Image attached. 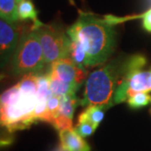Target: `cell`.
I'll list each match as a JSON object with an SVG mask.
<instances>
[{
    "label": "cell",
    "instance_id": "obj_7",
    "mask_svg": "<svg viewBox=\"0 0 151 151\" xmlns=\"http://www.w3.org/2000/svg\"><path fill=\"white\" fill-rule=\"evenodd\" d=\"M24 30L16 23L0 20V53L1 66L4 67L13 58L19 45V40Z\"/></svg>",
    "mask_w": 151,
    "mask_h": 151
},
{
    "label": "cell",
    "instance_id": "obj_9",
    "mask_svg": "<svg viewBox=\"0 0 151 151\" xmlns=\"http://www.w3.org/2000/svg\"><path fill=\"white\" fill-rule=\"evenodd\" d=\"M60 146L65 151H91L87 142L83 139L74 129L59 132Z\"/></svg>",
    "mask_w": 151,
    "mask_h": 151
},
{
    "label": "cell",
    "instance_id": "obj_19",
    "mask_svg": "<svg viewBox=\"0 0 151 151\" xmlns=\"http://www.w3.org/2000/svg\"><path fill=\"white\" fill-rule=\"evenodd\" d=\"M55 151H65V150L63 149V148H62V147H61V146H60V147H58L57 149H55Z\"/></svg>",
    "mask_w": 151,
    "mask_h": 151
},
{
    "label": "cell",
    "instance_id": "obj_5",
    "mask_svg": "<svg viewBox=\"0 0 151 151\" xmlns=\"http://www.w3.org/2000/svg\"><path fill=\"white\" fill-rule=\"evenodd\" d=\"M12 72L14 75L42 73L46 66L43 50L40 42L37 30L33 24L29 29L22 34L19 45L12 61Z\"/></svg>",
    "mask_w": 151,
    "mask_h": 151
},
{
    "label": "cell",
    "instance_id": "obj_17",
    "mask_svg": "<svg viewBox=\"0 0 151 151\" xmlns=\"http://www.w3.org/2000/svg\"><path fill=\"white\" fill-rule=\"evenodd\" d=\"M97 129L92 124L87 122H81V123H77L76 128L74 129L76 134L80 135L82 138H86L90 135H92L95 130Z\"/></svg>",
    "mask_w": 151,
    "mask_h": 151
},
{
    "label": "cell",
    "instance_id": "obj_3",
    "mask_svg": "<svg viewBox=\"0 0 151 151\" xmlns=\"http://www.w3.org/2000/svg\"><path fill=\"white\" fill-rule=\"evenodd\" d=\"M124 61L125 59L113 60L88 76L79 105L102 106L107 109L113 107V96L124 70Z\"/></svg>",
    "mask_w": 151,
    "mask_h": 151
},
{
    "label": "cell",
    "instance_id": "obj_4",
    "mask_svg": "<svg viewBox=\"0 0 151 151\" xmlns=\"http://www.w3.org/2000/svg\"><path fill=\"white\" fill-rule=\"evenodd\" d=\"M146 58L142 55H134L125 58L124 70L113 96V104L127 102L139 92H151V70H143Z\"/></svg>",
    "mask_w": 151,
    "mask_h": 151
},
{
    "label": "cell",
    "instance_id": "obj_1",
    "mask_svg": "<svg viewBox=\"0 0 151 151\" xmlns=\"http://www.w3.org/2000/svg\"><path fill=\"white\" fill-rule=\"evenodd\" d=\"M115 25L109 16L100 19L80 12L76 21L67 29L70 40L80 43L86 51L87 66L101 65L113 54L116 45Z\"/></svg>",
    "mask_w": 151,
    "mask_h": 151
},
{
    "label": "cell",
    "instance_id": "obj_10",
    "mask_svg": "<svg viewBox=\"0 0 151 151\" xmlns=\"http://www.w3.org/2000/svg\"><path fill=\"white\" fill-rule=\"evenodd\" d=\"M107 108L102 106H94L90 105L86 107V109L81 112L78 117V122H87L92 124L96 129L98 127L99 124L103 121L104 118V112Z\"/></svg>",
    "mask_w": 151,
    "mask_h": 151
},
{
    "label": "cell",
    "instance_id": "obj_6",
    "mask_svg": "<svg viewBox=\"0 0 151 151\" xmlns=\"http://www.w3.org/2000/svg\"><path fill=\"white\" fill-rule=\"evenodd\" d=\"M32 24L39 35L46 65L58 60L69 58L71 40L67 33L59 26L44 24L40 21Z\"/></svg>",
    "mask_w": 151,
    "mask_h": 151
},
{
    "label": "cell",
    "instance_id": "obj_15",
    "mask_svg": "<svg viewBox=\"0 0 151 151\" xmlns=\"http://www.w3.org/2000/svg\"><path fill=\"white\" fill-rule=\"evenodd\" d=\"M18 14L20 20H31L33 23H37L38 12L30 0H23L18 5Z\"/></svg>",
    "mask_w": 151,
    "mask_h": 151
},
{
    "label": "cell",
    "instance_id": "obj_13",
    "mask_svg": "<svg viewBox=\"0 0 151 151\" xmlns=\"http://www.w3.org/2000/svg\"><path fill=\"white\" fill-rule=\"evenodd\" d=\"M0 16L10 23H16L19 19L16 0H0Z\"/></svg>",
    "mask_w": 151,
    "mask_h": 151
},
{
    "label": "cell",
    "instance_id": "obj_21",
    "mask_svg": "<svg viewBox=\"0 0 151 151\" xmlns=\"http://www.w3.org/2000/svg\"><path fill=\"white\" fill-rule=\"evenodd\" d=\"M148 1H149V3L150 4V5H151V0H148Z\"/></svg>",
    "mask_w": 151,
    "mask_h": 151
},
{
    "label": "cell",
    "instance_id": "obj_8",
    "mask_svg": "<svg viewBox=\"0 0 151 151\" xmlns=\"http://www.w3.org/2000/svg\"><path fill=\"white\" fill-rule=\"evenodd\" d=\"M47 71L60 81L78 87L87 76V71L78 67L70 58L55 60L47 68Z\"/></svg>",
    "mask_w": 151,
    "mask_h": 151
},
{
    "label": "cell",
    "instance_id": "obj_12",
    "mask_svg": "<svg viewBox=\"0 0 151 151\" xmlns=\"http://www.w3.org/2000/svg\"><path fill=\"white\" fill-rule=\"evenodd\" d=\"M77 105H79V99H77L76 95L61 96L58 116H61L66 119L72 120L74 112Z\"/></svg>",
    "mask_w": 151,
    "mask_h": 151
},
{
    "label": "cell",
    "instance_id": "obj_18",
    "mask_svg": "<svg viewBox=\"0 0 151 151\" xmlns=\"http://www.w3.org/2000/svg\"><path fill=\"white\" fill-rule=\"evenodd\" d=\"M137 18H141L143 21V27L147 32L151 33V8L150 10L145 12V14L137 16Z\"/></svg>",
    "mask_w": 151,
    "mask_h": 151
},
{
    "label": "cell",
    "instance_id": "obj_20",
    "mask_svg": "<svg viewBox=\"0 0 151 151\" xmlns=\"http://www.w3.org/2000/svg\"><path fill=\"white\" fill-rule=\"evenodd\" d=\"M22 1H23V0H16L17 4H18V5H19V4H20V3H21Z\"/></svg>",
    "mask_w": 151,
    "mask_h": 151
},
{
    "label": "cell",
    "instance_id": "obj_2",
    "mask_svg": "<svg viewBox=\"0 0 151 151\" xmlns=\"http://www.w3.org/2000/svg\"><path fill=\"white\" fill-rule=\"evenodd\" d=\"M38 73L23 76L16 85L1 95V125L9 133L29 128L36 121L34 112L37 103Z\"/></svg>",
    "mask_w": 151,
    "mask_h": 151
},
{
    "label": "cell",
    "instance_id": "obj_14",
    "mask_svg": "<svg viewBox=\"0 0 151 151\" xmlns=\"http://www.w3.org/2000/svg\"><path fill=\"white\" fill-rule=\"evenodd\" d=\"M69 58L81 69H85L87 66V56L86 51L82 48L80 43L72 40L70 41Z\"/></svg>",
    "mask_w": 151,
    "mask_h": 151
},
{
    "label": "cell",
    "instance_id": "obj_16",
    "mask_svg": "<svg viewBox=\"0 0 151 151\" xmlns=\"http://www.w3.org/2000/svg\"><path fill=\"white\" fill-rule=\"evenodd\" d=\"M151 102V96L149 92H139L127 100L130 108H140L147 106Z\"/></svg>",
    "mask_w": 151,
    "mask_h": 151
},
{
    "label": "cell",
    "instance_id": "obj_11",
    "mask_svg": "<svg viewBox=\"0 0 151 151\" xmlns=\"http://www.w3.org/2000/svg\"><path fill=\"white\" fill-rule=\"evenodd\" d=\"M47 71V70H46ZM49 80H50V89L55 96H65V95H76V92L79 89V87L71 84L65 83L64 81H60L54 76L49 74Z\"/></svg>",
    "mask_w": 151,
    "mask_h": 151
}]
</instances>
